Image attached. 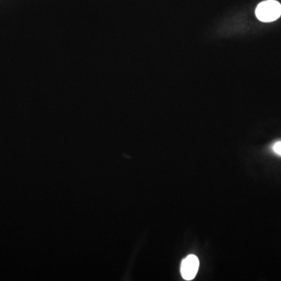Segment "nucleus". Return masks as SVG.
I'll list each match as a JSON object with an SVG mask.
<instances>
[{
	"label": "nucleus",
	"mask_w": 281,
	"mask_h": 281,
	"mask_svg": "<svg viewBox=\"0 0 281 281\" xmlns=\"http://www.w3.org/2000/svg\"><path fill=\"white\" fill-rule=\"evenodd\" d=\"M199 268V260L194 255H190L183 259L181 265V273L185 280H191L195 277Z\"/></svg>",
	"instance_id": "f03ea898"
},
{
	"label": "nucleus",
	"mask_w": 281,
	"mask_h": 281,
	"mask_svg": "<svg viewBox=\"0 0 281 281\" xmlns=\"http://www.w3.org/2000/svg\"><path fill=\"white\" fill-rule=\"evenodd\" d=\"M256 17L262 22H273L281 16V4L276 0H266L256 7Z\"/></svg>",
	"instance_id": "f257e3e1"
},
{
	"label": "nucleus",
	"mask_w": 281,
	"mask_h": 281,
	"mask_svg": "<svg viewBox=\"0 0 281 281\" xmlns=\"http://www.w3.org/2000/svg\"><path fill=\"white\" fill-rule=\"evenodd\" d=\"M272 148H273V151L275 153L281 156V141L276 142V143L273 145Z\"/></svg>",
	"instance_id": "7ed1b4c3"
}]
</instances>
